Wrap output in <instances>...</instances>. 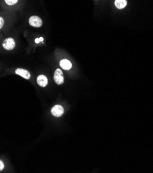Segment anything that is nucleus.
<instances>
[{"label":"nucleus","instance_id":"0eeeda50","mask_svg":"<svg viewBox=\"0 0 153 173\" xmlns=\"http://www.w3.org/2000/svg\"><path fill=\"white\" fill-rule=\"evenodd\" d=\"M60 66L63 70H68L72 68V63L68 60H62L60 61Z\"/></svg>","mask_w":153,"mask_h":173},{"label":"nucleus","instance_id":"20e7f679","mask_svg":"<svg viewBox=\"0 0 153 173\" xmlns=\"http://www.w3.org/2000/svg\"><path fill=\"white\" fill-rule=\"evenodd\" d=\"M3 47L6 50L10 51L15 47V42L13 38H7L4 41Z\"/></svg>","mask_w":153,"mask_h":173},{"label":"nucleus","instance_id":"9d476101","mask_svg":"<svg viewBox=\"0 0 153 173\" xmlns=\"http://www.w3.org/2000/svg\"><path fill=\"white\" fill-rule=\"evenodd\" d=\"M4 19L2 17H0V29H1L2 27H3L4 26Z\"/></svg>","mask_w":153,"mask_h":173},{"label":"nucleus","instance_id":"7ed1b4c3","mask_svg":"<svg viewBox=\"0 0 153 173\" xmlns=\"http://www.w3.org/2000/svg\"><path fill=\"white\" fill-rule=\"evenodd\" d=\"M63 113H64L63 108L60 105L54 106L51 109V114L54 117H60L63 115Z\"/></svg>","mask_w":153,"mask_h":173},{"label":"nucleus","instance_id":"f03ea898","mask_svg":"<svg viewBox=\"0 0 153 173\" xmlns=\"http://www.w3.org/2000/svg\"><path fill=\"white\" fill-rule=\"evenodd\" d=\"M29 24L33 27L39 28L42 26V20L38 16H32L29 19Z\"/></svg>","mask_w":153,"mask_h":173},{"label":"nucleus","instance_id":"ddd939ff","mask_svg":"<svg viewBox=\"0 0 153 173\" xmlns=\"http://www.w3.org/2000/svg\"><path fill=\"white\" fill-rule=\"evenodd\" d=\"M43 40H44V39H43V37H40V42H43Z\"/></svg>","mask_w":153,"mask_h":173},{"label":"nucleus","instance_id":"6e6552de","mask_svg":"<svg viewBox=\"0 0 153 173\" xmlns=\"http://www.w3.org/2000/svg\"><path fill=\"white\" fill-rule=\"evenodd\" d=\"M115 4L117 8L122 9L126 6L127 1L126 0H115Z\"/></svg>","mask_w":153,"mask_h":173},{"label":"nucleus","instance_id":"f8f14e48","mask_svg":"<svg viewBox=\"0 0 153 173\" xmlns=\"http://www.w3.org/2000/svg\"><path fill=\"white\" fill-rule=\"evenodd\" d=\"M40 42V39L37 38V39H36V40H35V43H37H37H39Z\"/></svg>","mask_w":153,"mask_h":173},{"label":"nucleus","instance_id":"423d86ee","mask_svg":"<svg viewBox=\"0 0 153 173\" xmlns=\"http://www.w3.org/2000/svg\"><path fill=\"white\" fill-rule=\"evenodd\" d=\"M37 82L38 85L40 86L41 87H45L48 84V79L44 75H39L37 78Z\"/></svg>","mask_w":153,"mask_h":173},{"label":"nucleus","instance_id":"39448f33","mask_svg":"<svg viewBox=\"0 0 153 173\" xmlns=\"http://www.w3.org/2000/svg\"><path fill=\"white\" fill-rule=\"evenodd\" d=\"M15 73L17 75H19V76L22 77L23 78L26 79H29L31 78V74L27 70L23 69V68H17L15 70Z\"/></svg>","mask_w":153,"mask_h":173},{"label":"nucleus","instance_id":"f257e3e1","mask_svg":"<svg viewBox=\"0 0 153 173\" xmlns=\"http://www.w3.org/2000/svg\"><path fill=\"white\" fill-rule=\"evenodd\" d=\"M54 81L57 85H61L64 82V79H63V72L60 69H57L54 74Z\"/></svg>","mask_w":153,"mask_h":173},{"label":"nucleus","instance_id":"1a4fd4ad","mask_svg":"<svg viewBox=\"0 0 153 173\" xmlns=\"http://www.w3.org/2000/svg\"><path fill=\"white\" fill-rule=\"evenodd\" d=\"M5 2L8 5H14L17 2V0H5Z\"/></svg>","mask_w":153,"mask_h":173},{"label":"nucleus","instance_id":"9b49d317","mask_svg":"<svg viewBox=\"0 0 153 173\" xmlns=\"http://www.w3.org/2000/svg\"><path fill=\"white\" fill-rule=\"evenodd\" d=\"M4 168V163L2 161L0 160V171H1Z\"/></svg>","mask_w":153,"mask_h":173}]
</instances>
